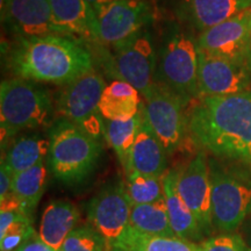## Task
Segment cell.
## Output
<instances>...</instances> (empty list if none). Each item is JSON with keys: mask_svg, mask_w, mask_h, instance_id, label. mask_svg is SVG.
Segmentation results:
<instances>
[{"mask_svg": "<svg viewBox=\"0 0 251 251\" xmlns=\"http://www.w3.org/2000/svg\"><path fill=\"white\" fill-rule=\"evenodd\" d=\"M197 45L207 54L246 64L251 47V7L201 31Z\"/></svg>", "mask_w": 251, "mask_h": 251, "instance_id": "obj_12", "label": "cell"}, {"mask_svg": "<svg viewBox=\"0 0 251 251\" xmlns=\"http://www.w3.org/2000/svg\"><path fill=\"white\" fill-rule=\"evenodd\" d=\"M14 251H55L52 248H50L49 246L43 242L41 240L39 234H36L35 236H33L29 240L26 241L23 246L19 247L17 250Z\"/></svg>", "mask_w": 251, "mask_h": 251, "instance_id": "obj_33", "label": "cell"}, {"mask_svg": "<svg viewBox=\"0 0 251 251\" xmlns=\"http://www.w3.org/2000/svg\"><path fill=\"white\" fill-rule=\"evenodd\" d=\"M197 39L180 23H172L164 30L157 49L156 83L177 94L186 103L198 100Z\"/></svg>", "mask_w": 251, "mask_h": 251, "instance_id": "obj_3", "label": "cell"}, {"mask_svg": "<svg viewBox=\"0 0 251 251\" xmlns=\"http://www.w3.org/2000/svg\"><path fill=\"white\" fill-rule=\"evenodd\" d=\"M105 87L106 83L101 75L92 70L61 91L56 100V111L63 119L100 141L105 136L106 120L99 109Z\"/></svg>", "mask_w": 251, "mask_h": 251, "instance_id": "obj_8", "label": "cell"}, {"mask_svg": "<svg viewBox=\"0 0 251 251\" xmlns=\"http://www.w3.org/2000/svg\"><path fill=\"white\" fill-rule=\"evenodd\" d=\"M54 115L49 91L36 81L11 78L0 85V126L2 148L20 131L47 126Z\"/></svg>", "mask_w": 251, "mask_h": 251, "instance_id": "obj_5", "label": "cell"}, {"mask_svg": "<svg viewBox=\"0 0 251 251\" xmlns=\"http://www.w3.org/2000/svg\"><path fill=\"white\" fill-rule=\"evenodd\" d=\"M141 115V127L131 148L126 175L135 172L150 177H164L168 165V153L153 134L142 113Z\"/></svg>", "mask_w": 251, "mask_h": 251, "instance_id": "obj_18", "label": "cell"}, {"mask_svg": "<svg viewBox=\"0 0 251 251\" xmlns=\"http://www.w3.org/2000/svg\"><path fill=\"white\" fill-rule=\"evenodd\" d=\"M142 115L141 112L136 117L127 121H108L105 124V137L112 149L114 150L119 162L126 172L128 159L135 140L139 134Z\"/></svg>", "mask_w": 251, "mask_h": 251, "instance_id": "obj_26", "label": "cell"}, {"mask_svg": "<svg viewBox=\"0 0 251 251\" xmlns=\"http://www.w3.org/2000/svg\"><path fill=\"white\" fill-rule=\"evenodd\" d=\"M200 247L202 251H251L242 235L235 233H222L209 237Z\"/></svg>", "mask_w": 251, "mask_h": 251, "instance_id": "obj_30", "label": "cell"}, {"mask_svg": "<svg viewBox=\"0 0 251 251\" xmlns=\"http://www.w3.org/2000/svg\"><path fill=\"white\" fill-rule=\"evenodd\" d=\"M57 35L99 45L94 8L86 0H48Z\"/></svg>", "mask_w": 251, "mask_h": 251, "instance_id": "obj_16", "label": "cell"}, {"mask_svg": "<svg viewBox=\"0 0 251 251\" xmlns=\"http://www.w3.org/2000/svg\"><path fill=\"white\" fill-rule=\"evenodd\" d=\"M126 191L131 205H146L164 198V177H150L140 174L127 175Z\"/></svg>", "mask_w": 251, "mask_h": 251, "instance_id": "obj_27", "label": "cell"}, {"mask_svg": "<svg viewBox=\"0 0 251 251\" xmlns=\"http://www.w3.org/2000/svg\"><path fill=\"white\" fill-rule=\"evenodd\" d=\"M143 98L141 113L170 156L180 148L190 133L187 113L185 112L186 103L159 83H156Z\"/></svg>", "mask_w": 251, "mask_h": 251, "instance_id": "obj_9", "label": "cell"}, {"mask_svg": "<svg viewBox=\"0 0 251 251\" xmlns=\"http://www.w3.org/2000/svg\"><path fill=\"white\" fill-rule=\"evenodd\" d=\"M242 229L243 233L241 235H242L244 240H246L248 246L251 248V215L248 218V220L244 221V224L242 225Z\"/></svg>", "mask_w": 251, "mask_h": 251, "instance_id": "obj_34", "label": "cell"}, {"mask_svg": "<svg viewBox=\"0 0 251 251\" xmlns=\"http://www.w3.org/2000/svg\"><path fill=\"white\" fill-rule=\"evenodd\" d=\"M246 65H247L248 70H249V71H250V74H251V47H250V50H249V55H248V58H247Z\"/></svg>", "mask_w": 251, "mask_h": 251, "instance_id": "obj_36", "label": "cell"}, {"mask_svg": "<svg viewBox=\"0 0 251 251\" xmlns=\"http://www.w3.org/2000/svg\"><path fill=\"white\" fill-rule=\"evenodd\" d=\"M80 219L79 211L68 200H54L46 207L41 218L39 236L47 246L59 251Z\"/></svg>", "mask_w": 251, "mask_h": 251, "instance_id": "obj_19", "label": "cell"}, {"mask_svg": "<svg viewBox=\"0 0 251 251\" xmlns=\"http://www.w3.org/2000/svg\"><path fill=\"white\" fill-rule=\"evenodd\" d=\"M129 226L143 234L176 236L170 224L165 197L156 202L131 207Z\"/></svg>", "mask_w": 251, "mask_h": 251, "instance_id": "obj_24", "label": "cell"}, {"mask_svg": "<svg viewBox=\"0 0 251 251\" xmlns=\"http://www.w3.org/2000/svg\"><path fill=\"white\" fill-rule=\"evenodd\" d=\"M212 224L222 233H233L251 215V177L228 170L212 161Z\"/></svg>", "mask_w": 251, "mask_h": 251, "instance_id": "obj_6", "label": "cell"}, {"mask_svg": "<svg viewBox=\"0 0 251 251\" xmlns=\"http://www.w3.org/2000/svg\"><path fill=\"white\" fill-rule=\"evenodd\" d=\"M86 1L89 2V4L92 6L93 8H96V7H98V6L109 4V2L117 1V0H86Z\"/></svg>", "mask_w": 251, "mask_h": 251, "instance_id": "obj_35", "label": "cell"}, {"mask_svg": "<svg viewBox=\"0 0 251 251\" xmlns=\"http://www.w3.org/2000/svg\"><path fill=\"white\" fill-rule=\"evenodd\" d=\"M131 205L124 181L106 185L89 203V225L99 231L108 244H112L129 227Z\"/></svg>", "mask_w": 251, "mask_h": 251, "instance_id": "obj_11", "label": "cell"}, {"mask_svg": "<svg viewBox=\"0 0 251 251\" xmlns=\"http://www.w3.org/2000/svg\"><path fill=\"white\" fill-rule=\"evenodd\" d=\"M101 62L114 80L129 83L146 97L156 84L157 49L150 31L144 28L130 39L106 51Z\"/></svg>", "mask_w": 251, "mask_h": 251, "instance_id": "obj_7", "label": "cell"}, {"mask_svg": "<svg viewBox=\"0 0 251 251\" xmlns=\"http://www.w3.org/2000/svg\"><path fill=\"white\" fill-rule=\"evenodd\" d=\"M251 7V0H176L180 24L199 33L224 23Z\"/></svg>", "mask_w": 251, "mask_h": 251, "instance_id": "obj_17", "label": "cell"}, {"mask_svg": "<svg viewBox=\"0 0 251 251\" xmlns=\"http://www.w3.org/2000/svg\"><path fill=\"white\" fill-rule=\"evenodd\" d=\"M24 216H29L24 211H0V236H2L14 222Z\"/></svg>", "mask_w": 251, "mask_h": 251, "instance_id": "obj_32", "label": "cell"}, {"mask_svg": "<svg viewBox=\"0 0 251 251\" xmlns=\"http://www.w3.org/2000/svg\"><path fill=\"white\" fill-rule=\"evenodd\" d=\"M141 102L140 92L133 85L113 80L103 90L99 109L105 120L127 121L139 114Z\"/></svg>", "mask_w": 251, "mask_h": 251, "instance_id": "obj_21", "label": "cell"}, {"mask_svg": "<svg viewBox=\"0 0 251 251\" xmlns=\"http://www.w3.org/2000/svg\"><path fill=\"white\" fill-rule=\"evenodd\" d=\"M48 161L61 183L76 186L85 181L97 168L101 144L67 119H59L49 131Z\"/></svg>", "mask_w": 251, "mask_h": 251, "instance_id": "obj_4", "label": "cell"}, {"mask_svg": "<svg viewBox=\"0 0 251 251\" xmlns=\"http://www.w3.org/2000/svg\"><path fill=\"white\" fill-rule=\"evenodd\" d=\"M108 251H202L200 244L177 236H157L137 231L130 226Z\"/></svg>", "mask_w": 251, "mask_h": 251, "instance_id": "obj_22", "label": "cell"}, {"mask_svg": "<svg viewBox=\"0 0 251 251\" xmlns=\"http://www.w3.org/2000/svg\"><path fill=\"white\" fill-rule=\"evenodd\" d=\"M49 140L37 135L19 137L13 141L2 159L13 176H17L45 162L46 157L49 155Z\"/></svg>", "mask_w": 251, "mask_h": 251, "instance_id": "obj_23", "label": "cell"}, {"mask_svg": "<svg viewBox=\"0 0 251 251\" xmlns=\"http://www.w3.org/2000/svg\"><path fill=\"white\" fill-rule=\"evenodd\" d=\"M187 119L191 135L203 149L251 164V91L198 99Z\"/></svg>", "mask_w": 251, "mask_h": 251, "instance_id": "obj_1", "label": "cell"}, {"mask_svg": "<svg viewBox=\"0 0 251 251\" xmlns=\"http://www.w3.org/2000/svg\"><path fill=\"white\" fill-rule=\"evenodd\" d=\"M36 231L33 228L29 216H24L14 222L7 231L0 236V250L14 251L21 247L26 241L35 236Z\"/></svg>", "mask_w": 251, "mask_h": 251, "instance_id": "obj_29", "label": "cell"}, {"mask_svg": "<svg viewBox=\"0 0 251 251\" xmlns=\"http://www.w3.org/2000/svg\"><path fill=\"white\" fill-rule=\"evenodd\" d=\"M1 19L17 39L57 35L48 0H1Z\"/></svg>", "mask_w": 251, "mask_h": 251, "instance_id": "obj_15", "label": "cell"}, {"mask_svg": "<svg viewBox=\"0 0 251 251\" xmlns=\"http://www.w3.org/2000/svg\"><path fill=\"white\" fill-rule=\"evenodd\" d=\"M14 176L9 168L1 158V168H0V200L5 199L8 194L12 193V184Z\"/></svg>", "mask_w": 251, "mask_h": 251, "instance_id": "obj_31", "label": "cell"}, {"mask_svg": "<svg viewBox=\"0 0 251 251\" xmlns=\"http://www.w3.org/2000/svg\"><path fill=\"white\" fill-rule=\"evenodd\" d=\"M177 179L178 172L175 170L168 171L164 176V197L172 230L177 237L196 243L201 241L205 235L196 215L178 192Z\"/></svg>", "mask_w": 251, "mask_h": 251, "instance_id": "obj_20", "label": "cell"}, {"mask_svg": "<svg viewBox=\"0 0 251 251\" xmlns=\"http://www.w3.org/2000/svg\"><path fill=\"white\" fill-rule=\"evenodd\" d=\"M59 251H108V244L91 225L75 228Z\"/></svg>", "mask_w": 251, "mask_h": 251, "instance_id": "obj_28", "label": "cell"}, {"mask_svg": "<svg viewBox=\"0 0 251 251\" xmlns=\"http://www.w3.org/2000/svg\"><path fill=\"white\" fill-rule=\"evenodd\" d=\"M93 62L85 46L61 35L17 39L6 54L15 77L65 86L94 70Z\"/></svg>", "mask_w": 251, "mask_h": 251, "instance_id": "obj_2", "label": "cell"}, {"mask_svg": "<svg viewBox=\"0 0 251 251\" xmlns=\"http://www.w3.org/2000/svg\"><path fill=\"white\" fill-rule=\"evenodd\" d=\"M248 91H251V74L246 64L209 55L199 50L198 99L233 96Z\"/></svg>", "mask_w": 251, "mask_h": 251, "instance_id": "obj_13", "label": "cell"}, {"mask_svg": "<svg viewBox=\"0 0 251 251\" xmlns=\"http://www.w3.org/2000/svg\"><path fill=\"white\" fill-rule=\"evenodd\" d=\"M99 45L117 47L151 23L153 8L149 0H117L94 8Z\"/></svg>", "mask_w": 251, "mask_h": 251, "instance_id": "obj_10", "label": "cell"}, {"mask_svg": "<svg viewBox=\"0 0 251 251\" xmlns=\"http://www.w3.org/2000/svg\"><path fill=\"white\" fill-rule=\"evenodd\" d=\"M177 188L185 203L196 215L202 234H211L214 229L212 224V181L205 153H197L178 172Z\"/></svg>", "mask_w": 251, "mask_h": 251, "instance_id": "obj_14", "label": "cell"}, {"mask_svg": "<svg viewBox=\"0 0 251 251\" xmlns=\"http://www.w3.org/2000/svg\"><path fill=\"white\" fill-rule=\"evenodd\" d=\"M48 169L45 162L14 176L12 193L18 198L24 211L30 215L37 206L47 187Z\"/></svg>", "mask_w": 251, "mask_h": 251, "instance_id": "obj_25", "label": "cell"}]
</instances>
